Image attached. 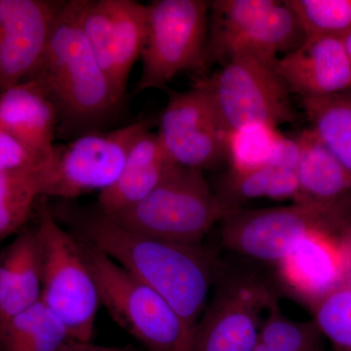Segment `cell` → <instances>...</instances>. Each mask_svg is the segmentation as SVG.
<instances>
[{"instance_id":"1","label":"cell","mask_w":351,"mask_h":351,"mask_svg":"<svg viewBox=\"0 0 351 351\" xmlns=\"http://www.w3.org/2000/svg\"><path fill=\"white\" fill-rule=\"evenodd\" d=\"M51 209L69 232L161 295L195 332L225 265L215 254L202 244L172 243L132 232L96 205L59 200Z\"/></svg>"},{"instance_id":"2","label":"cell","mask_w":351,"mask_h":351,"mask_svg":"<svg viewBox=\"0 0 351 351\" xmlns=\"http://www.w3.org/2000/svg\"><path fill=\"white\" fill-rule=\"evenodd\" d=\"M25 80L57 110V135L73 140L105 131L123 114L125 96L115 89L83 36L69 1L55 20L43 55Z\"/></svg>"},{"instance_id":"3","label":"cell","mask_w":351,"mask_h":351,"mask_svg":"<svg viewBox=\"0 0 351 351\" xmlns=\"http://www.w3.org/2000/svg\"><path fill=\"white\" fill-rule=\"evenodd\" d=\"M36 213L40 300L62 320L73 341L89 343L101 306L93 274L77 239L55 219L48 198L38 200Z\"/></svg>"},{"instance_id":"4","label":"cell","mask_w":351,"mask_h":351,"mask_svg":"<svg viewBox=\"0 0 351 351\" xmlns=\"http://www.w3.org/2000/svg\"><path fill=\"white\" fill-rule=\"evenodd\" d=\"M230 213L212 193L202 171L174 165L144 199L108 217L145 237L201 245L215 223Z\"/></svg>"},{"instance_id":"5","label":"cell","mask_w":351,"mask_h":351,"mask_svg":"<svg viewBox=\"0 0 351 351\" xmlns=\"http://www.w3.org/2000/svg\"><path fill=\"white\" fill-rule=\"evenodd\" d=\"M77 240L98 285L101 306L120 328L145 351H193V331L161 295L105 254Z\"/></svg>"},{"instance_id":"6","label":"cell","mask_w":351,"mask_h":351,"mask_svg":"<svg viewBox=\"0 0 351 351\" xmlns=\"http://www.w3.org/2000/svg\"><path fill=\"white\" fill-rule=\"evenodd\" d=\"M226 248L277 265L309 232L351 230V195L332 202H294L288 206L235 210L221 221Z\"/></svg>"},{"instance_id":"7","label":"cell","mask_w":351,"mask_h":351,"mask_svg":"<svg viewBox=\"0 0 351 351\" xmlns=\"http://www.w3.org/2000/svg\"><path fill=\"white\" fill-rule=\"evenodd\" d=\"M274 62L241 53L195 84L202 88L226 134L249 125H279L297 119L290 90Z\"/></svg>"},{"instance_id":"8","label":"cell","mask_w":351,"mask_h":351,"mask_svg":"<svg viewBox=\"0 0 351 351\" xmlns=\"http://www.w3.org/2000/svg\"><path fill=\"white\" fill-rule=\"evenodd\" d=\"M304 39L299 21L284 1L215 0L209 6L205 66L241 53L274 62Z\"/></svg>"},{"instance_id":"9","label":"cell","mask_w":351,"mask_h":351,"mask_svg":"<svg viewBox=\"0 0 351 351\" xmlns=\"http://www.w3.org/2000/svg\"><path fill=\"white\" fill-rule=\"evenodd\" d=\"M145 6L143 71L136 91L163 89L182 71H205L210 2L154 0Z\"/></svg>"},{"instance_id":"10","label":"cell","mask_w":351,"mask_h":351,"mask_svg":"<svg viewBox=\"0 0 351 351\" xmlns=\"http://www.w3.org/2000/svg\"><path fill=\"white\" fill-rule=\"evenodd\" d=\"M149 128V120H138L56 145L41 168L43 197L75 200L110 188L119 179L134 143Z\"/></svg>"},{"instance_id":"11","label":"cell","mask_w":351,"mask_h":351,"mask_svg":"<svg viewBox=\"0 0 351 351\" xmlns=\"http://www.w3.org/2000/svg\"><path fill=\"white\" fill-rule=\"evenodd\" d=\"M196 324L193 351H253L274 292L255 274L223 267Z\"/></svg>"},{"instance_id":"12","label":"cell","mask_w":351,"mask_h":351,"mask_svg":"<svg viewBox=\"0 0 351 351\" xmlns=\"http://www.w3.org/2000/svg\"><path fill=\"white\" fill-rule=\"evenodd\" d=\"M69 5L104 73L125 96L142 55L147 6L135 0H69Z\"/></svg>"},{"instance_id":"13","label":"cell","mask_w":351,"mask_h":351,"mask_svg":"<svg viewBox=\"0 0 351 351\" xmlns=\"http://www.w3.org/2000/svg\"><path fill=\"white\" fill-rule=\"evenodd\" d=\"M157 137L176 165L202 171L226 159V134L202 88L170 95Z\"/></svg>"},{"instance_id":"14","label":"cell","mask_w":351,"mask_h":351,"mask_svg":"<svg viewBox=\"0 0 351 351\" xmlns=\"http://www.w3.org/2000/svg\"><path fill=\"white\" fill-rule=\"evenodd\" d=\"M64 0H0V94L24 82L43 55Z\"/></svg>"},{"instance_id":"15","label":"cell","mask_w":351,"mask_h":351,"mask_svg":"<svg viewBox=\"0 0 351 351\" xmlns=\"http://www.w3.org/2000/svg\"><path fill=\"white\" fill-rule=\"evenodd\" d=\"M350 233H307L277 263L282 282L309 306L348 283Z\"/></svg>"},{"instance_id":"16","label":"cell","mask_w":351,"mask_h":351,"mask_svg":"<svg viewBox=\"0 0 351 351\" xmlns=\"http://www.w3.org/2000/svg\"><path fill=\"white\" fill-rule=\"evenodd\" d=\"M291 93L302 99L339 93L351 88V63L341 38L306 36L294 50L274 62Z\"/></svg>"},{"instance_id":"17","label":"cell","mask_w":351,"mask_h":351,"mask_svg":"<svg viewBox=\"0 0 351 351\" xmlns=\"http://www.w3.org/2000/svg\"><path fill=\"white\" fill-rule=\"evenodd\" d=\"M0 129L46 160L56 147V108L36 83L24 80L0 94Z\"/></svg>"},{"instance_id":"18","label":"cell","mask_w":351,"mask_h":351,"mask_svg":"<svg viewBox=\"0 0 351 351\" xmlns=\"http://www.w3.org/2000/svg\"><path fill=\"white\" fill-rule=\"evenodd\" d=\"M176 165L151 129L134 143L119 179L99 195L96 206L107 216L144 199Z\"/></svg>"},{"instance_id":"19","label":"cell","mask_w":351,"mask_h":351,"mask_svg":"<svg viewBox=\"0 0 351 351\" xmlns=\"http://www.w3.org/2000/svg\"><path fill=\"white\" fill-rule=\"evenodd\" d=\"M41 298L40 252L36 228H24L0 252V324Z\"/></svg>"},{"instance_id":"20","label":"cell","mask_w":351,"mask_h":351,"mask_svg":"<svg viewBox=\"0 0 351 351\" xmlns=\"http://www.w3.org/2000/svg\"><path fill=\"white\" fill-rule=\"evenodd\" d=\"M301 147L295 172L300 202H332L351 195V177L311 129L297 136Z\"/></svg>"},{"instance_id":"21","label":"cell","mask_w":351,"mask_h":351,"mask_svg":"<svg viewBox=\"0 0 351 351\" xmlns=\"http://www.w3.org/2000/svg\"><path fill=\"white\" fill-rule=\"evenodd\" d=\"M73 341L41 300L0 324L2 351H63Z\"/></svg>"},{"instance_id":"22","label":"cell","mask_w":351,"mask_h":351,"mask_svg":"<svg viewBox=\"0 0 351 351\" xmlns=\"http://www.w3.org/2000/svg\"><path fill=\"white\" fill-rule=\"evenodd\" d=\"M311 130L351 177V88L339 93L302 99Z\"/></svg>"},{"instance_id":"23","label":"cell","mask_w":351,"mask_h":351,"mask_svg":"<svg viewBox=\"0 0 351 351\" xmlns=\"http://www.w3.org/2000/svg\"><path fill=\"white\" fill-rule=\"evenodd\" d=\"M230 211L240 209L245 201L269 198L300 202L301 191L295 170L265 166L247 174L230 173L223 191L216 193Z\"/></svg>"},{"instance_id":"24","label":"cell","mask_w":351,"mask_h":351,"mask_svg":"<svg viewBox=\"0 0 351 351\" xmlns=\"http://www.w3.org/2000/svg\"><path fill=\"white\" fill-rule=\"evenodd\" d=\"M43 166L38 169L0 171V242L19 233L36 211L43 197Z\"/></svg>"},{"instance_id":"25","label":"cell","mask_w":351,"mask_h":351,"mask_svg":"<svg viewBox=\"0 0 351 351\" xmlns=\"http://www.w3.org/2000/svg\"><path fill=\"white\" fill-rule=\"evenodd\" d=\"M323 336L313 320L295 321L281 311L272 295L260 330L258 343L267 351H324Z\"/></svg>"},{"instance_id":"26","label":"cell","mask_w":351,"mask_h":351,"mask_svg":"<svg viewBox=\"0 0 351 351\" xmlns=\"http://www.w3.org/2000/svg\"><path fill=\"white\" fill-rule=\"evenodd\" d=\"M283 134L277 127L255 123L226 134V160L230 172L247 174L269 166L274 147Z\"/></svg>"},{"instance_id":"27","label":"cell","mask_w":351,"mask_h":351,"mask_svg":"<svg viewBox=\"0 0 351 351\" xmlns=\"http://www.w3.org/2000/svg\"><path fill=\"white\" fill-rule=\"evenodd\" d=\"M306 36L341 38L351 31V0H285Z\"/></svg>"},{"instance_id":"28","label":"cell","mask_w":351,"mask_h":351,"mask_svg":"<svg viewBox=\"0 0 351 351\" xmlns=\"http://www.w3.org/2000/svg\"><path fill=\"white\" fill-rule=\"evenodd\" d=\"M313 321L338 351H351V284L346 283L311 306Z\"/></svg>"},{"instance_id":"29","label":"cell","mask_w":351,"mask_h":351,"mask_svg":"<svg viewBox=\"0 0 351 351\" xmlns=\"http://www.w3.org/2000/svg\"><path fill=\"white\" fill-rule=\"evenodd\" d=\"M46 160L34 156L19 141L0 129V171L38 169Z\"/></svg>"},{"instance_id":"30","label":"cell","mask_w":351,"mask_h":351,"mask_svg":"<svg viewBox=\"0 0 351 351\" xmlns=\"http://www.w3.org/2000/svg\"><path fill=\"white\" fill-rule=\"evenodd\" d=\"M98 346L93 345L91 341L89 343H82V341H71L63 351H97Z\"/></svg>"},{"instance_id":"31","label":"cell","mask_w":351,"mask_h":351,"mask_svg":"<svg viewBox=\"0 0 351 351\" xmlns=\"http://www.w3.org/2000/svg\"><path fill=\"white\" fill-rule=\"evenodd\" d=\"M97 351H136V348L132 346H98Z\"/></svg>"},{"instance_id":"32","label":"cell","mask_w":351,"mask_h":351,"mask_svg":"<svg viewBox=\"0 0 351 351\" xmlns=\"http://www.w3.org/2000/svg\"><path fill=\"white\" fill-rule=\"evenodd\" d=\"M253 351H267L265 350V346L262 345V343H258L257 346H256L255 350Z\"/></svg>"},{"instance_id":"33","label":"cell","mask_w":351,"mask_h":351,"mask_svg":"<svg viewBox=\"0 0 351 351\" xmlns=\"http://www.w3.org/2000/svg\"><path fill=\"white\" fill-rule=\"evenodd\" d=\"M350 274H348V283L351 284V233H350Z\"/></svg>"},{"instance_id":"34","label":"cell","mask_w":351,"mask_h":351,"mask_svg":"<svg viewBox=\"0 0 351 351\" xmlns=\"http://www.w3.org/2000/svg\"><path fill=\"white\" fill-rule=\"evenodd\" d=\"M0 351H2V350H1V348H0Z\"/></svg>"}]
</instances>
